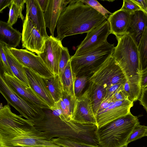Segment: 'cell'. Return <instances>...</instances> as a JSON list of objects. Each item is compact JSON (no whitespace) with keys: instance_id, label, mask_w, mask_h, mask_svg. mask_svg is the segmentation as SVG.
Returning a JSON list of instances; mask_svg holds the SVG:
<instances>
[{"instance_id":"1","label":"cell","mask_w":147,"mask_h":147,"mask_svg":"<svg viewBox=\"0 0 147 147\" xmlns=\"http://www.w3.org/2000/svg\"><path fill=\"white\" fill-rule=\"evenodd\" d=\"M61 147L47 138L34 122L11 111L7 104L0 109V147Z\"/></svg>"},{"instance_id":"2","label":"cell","mask_w":147,"mask_h":147,"mask_svg":"<svg viewBox=\"0 0 147 147\" xmlns=\"http://www.w3.org/2000/svg\"><path fill=\"white\" fill-rule=\"evenodd\" d=\"M107 20L81 0H71L58 20L56 38L61 41L67 36L87 33Z\"/></svg>"},{"instance_id":"3","label":"cell","mask_w":147,"mask_h":147,"mask_svg":"<svg viewBox=\"0 0 147 147\" xmlns=\"http://www.w3.org/2000/svg\"><path fill=\"white\" fill-rule=\"evenodd\" d=\"M35 126L50 140L62 138L93 146L98 145L96 125L81 124L71 119L62 120L59 117H44L36 122Z\"/></svg>"},{"instance_id":"4","label":"cell","mask_w":147,"mask_h":147,"mask_svg":"<svg viewBox=\"0 0 147 147\" xmlns=\"http://www.w3.org/2000/svg\"><path fill=\"white\" fill-rule=\"evenodd\" d=\"M139 123L138 117L130 112L98 128L96 134L98 145L101 147H127L129 136Z\"/></svg>"},{"instance_id":"5","label":"cell","mask_w":147,"mask_h":147,"mask_svg":"<svg viewBox=\"0 0 147 147\" xmlns=\"http://www.w3.org/2000/svg\"><path fill=\"white\" fill-rule=\"evenodd\" d=\"M114 44L107 41L98 47L81 55L71 57V66L76 78L83 75L90 76L102 63L112 56Z\"/></svg>"},{"instance_id":"6","label":"cell","mask_w":147,"mask_h":147,"mask_svg":"<svg viewBox=\"0 0 147 147\" xmlns=\"http://www.w3.org/2000/svg\"><path fill=\"white\" fill-rule=\"evenodd\" d=\"M116 38L118 43L112 56L126 78L140 73L138 44L135 40L128 34Z\"/></svg>"},{"instance_id":"7","label":"cell","mask_w":147,"mask_h":147,"mask_svg":"<svg viewBox=\"0 0 147 147\" xmlns=\"http://www.w3.org/2000/svg\"><path fill=\"white\" fill-rule=\"evenodd\" d=\"M0 92L8 104L14 107L21 116L33 122L44 118V109L31 104L16 94L7 84L1 74Z\"/></svg>"},{"instance_id":"8","label":"cell","mask_w":147,"mask_h":147,"mask_svg":"<svg viewBox=\"0 0 147 147\" xmlns=\"http://www.w3.org/2000/svg\"><path fill=\"white\" fill-rule=\"evenodd\" d=\"M126 80L123 71L112 56L93 72L88 82L101 86L107 90L114 85L124 84Z\"/></svg>"},{"instance_id":"9","label":"cell","mask_w":147,"mask_h":147,"mask_svg":"<svg viewBox=\"0 0 147 147\" xmlns=\"http://www.w3.org/2000/svg\"><path fill=\"white\" fill-rule=\"evenodd\" d=\"M87 33L85 38L77 47L73 56L82 55L107 41L108 36L111 34L109 21H107Z\"/></svg>"},{"instance_id":"10","label":"cell","mask_w":147,"mask_h":147,"mask_svg":"<svg viewBox=\"0 0 147 147\" xmlns=\"http://www.w3.org/2000/svg\"><path fill=\"white\" fill-rule=\"evenodd\" d=\"M45 39L40 34L31 20L26 16L22 32V48L38 55L43 52Z\"/></svg>"},{"instance_id":"11","label":"cell","mask_w":147,"mask_h":147,"mask_svg":"<svg viewBox=\"0 0 147 147\" xmlns=\"http://www.w3.org/2000/svg\"><path fill=\"white\" fill-rule=\"evenodd\" d=\"M12 54L24 66L33 71L42 78H49L54 75L39 55L26 49L10 48Z\"/></svg>"},{"instance_id":"12","label":"cell","mask_w":147,"mask_h":147,"mask_svg":"<svg viewBox=\"0 0 147 147\" xmlns=\"http://www.w3.org/2000/svg\"><path fill=\"white\" fill-rule=\"evenodd\" d=\"M2 76L7 84L18 95L31 104L44 110L50 108L31 88L14 76L4 71Z\"/></svg>"},{"instance_id":"13","label":"cell","mask_w":147,"mask_h":147,"mask_svg":"<svg viewBox=\"0 0 147 147\" xmlns=\"http://www.w3.org/2000/svg\"><path fill=\"white\" fill-rule=\"evenodd\" d=\"M63 47L61 40L51 35L45 39L43 52L38 55L54 75H58Z\"/></svg>"},{"instance_id":"14","label":"cell","mask_w":147,"mask_h":147,"mask_svg":"<svg viewBox=\"0 0 147 147\" xmlns=\"http://www.w3.org/2000/svg\"><path fill=\"white\" fill-rule=\"evenodd\" d=\"M133 105L134 102L128 99L119 101L97 113L95 116L98 128L126 115Z\"/></svg>"},{"instance_id":"15","label":"cell","mask_w":147,"mask_h":147,"mask_svg":"<svg viewBox=\"0 0 147 147\" xmlns=\"http://www.w3.org/2000/svg\"><path fill=\"white\" fill-rule=\"evenodd\" d=\"M71 119L80 124L96 125L91 99L87 89L80 96L76 98V106Z\"/></svg>"},{"instance_id":"16","label":"cell","mask_w":147,"mask_h":147,"mask_svg":"<svg viewBox=\"0 0 147 147\" xmlns=\"http://www.w3.org/2000/svg\"><path fill=\"white\" fill-rule=\"evenodd\" d=\"M29 87L49 106L53 107L55 102L44 81L42 77L31 69L24 66Z\"/></svg>"},{"instance_id":"17","label":"cell","mask_w":147,"mask_h":147,"mask_svg":"<svg viewBox=\"0 0 147 147\" xmlns=\"http://www.w3.org/2000/svg\"><path fill=\"white\" fill-rule=\"evenodd\" d=\"M71 1L70 0H49L44 16L46 27L49 29L52 36H54L60 16Z\"/></svg>"},{"instance_id":"18","label":"cell","mask_w":147,"mask_h":147,"mask_svg":"<svg viewBox=\"0 0 147 147\" xmlns=\"http://www.w3.org/2000/svg\"><path fill=\"white\" fill-rule=\"evenodd\" d=\"M26 16L32 21L40 34L45 39L49 37L46 29L44 12L37 0H26Z\"/></svg>"},{"instance_id":"19","label":"cell","mask_w":147,"mask_h":147,"mask_svg":"<svg viewBox=\"0 0 147 147\" xmlns=\"http://www.w3.org/2000/svg\"><path fill=\"white\" fill-rule=\"evenodd\" d=\"M130 17V14L121 9L109 15L107 20L110 24L111 33L115 35L116 38L127 34Z\"/></svg>"},{"instance_id":"20","label":"cell","mask_w":147,"mask_h":147,"mask_svg":"<svg viewBox=\"0 0 147 147\" xmlns=\"http://www.w3.org/2000/svg\"><path fill=\"white\" fill-rule=\"evenodd\" d=\"M147 28V14L145 12L142 10H139L130 15L127 34L134 39L138 45Z\"/></svg>"},{"instance_id":"21","label":"cell","mask_w":147,"mask_h":147,"mask_svg":"<svg viewBox=\"0 0 147 147\" xmlns=\"http://www.w3.org/2000/svg\"><path fill=\"white\" fill-rule=\"evenodd\" d=\"M22 33L7 22L0 21V42L10 48H16L20 44Z\"/></svg>"},{"instance_id":"22","label":"cell","mask_w":147,"mask_h":147,"mask_svg":"<svg viewBox=\"0 0 147 147\" xmlns=\"http://www.w3.org/2000/svg\"><path fill=\"white\" fill-rule=\"evenodd\" d=\"M3 49L9 64L14 76L25 85L29 87L28 80L24 69V65L12 54L8 47L5 45Z\"/></svg>"},{"instance_id":"23","label":"cell","mask_w":147,"mask_h":147,"mask_svg":"<svg viewBox=\"0 0 147 147\" xmlns=\"http://www.w3.org/2000/svg\"><path fill=\"white\" fill-rule=\"evenodd\" d=\"M141 73L130 77L123 85V90L128 96V99L134 102L138 100L142 92L141 85Z\"/></svg>"},{"instance_id":"24","label":"cell","mask_w":147,"mask_h":147,"mask_svg":"<svg viewBox=\"0 0 147 147\" xmlns=\"http://www.w3.org/2000/svg\"><path fill=\"white\" fill-rule=\"evenodd\" d=\"M87 89L91 99L92 107L95 115L104 99L107 90L103 86L91 82H88Z\"/></svg>"},{"instance_id":"25","label":"cell","mask_w":147,"mask_h":147,"mask_svg":"<svg viewBox=\"0 0 147 147\" xmlns=\"http://www.w3.org/2000/svg\"><path fill=\"white\" fill-rule=\"evenodd\" d=\"M46 86L55 102L61 98L63 87L61 78L58 75L49 78H42Z\"/></svg>"},{"instance_id":"26","label":"cell","mask_w":147,"mask_h":147,"mask_svg":"<svg viewBox=\"0 0 147 147\" xmlns=\"http://www.w3.org/2000/svg\"><path fill=\"white\" fill-rule=\"evenodd\" d=\"M75 79L71 69L69 60L61 75V80L63 90L75 96L74 84Z\"/></svg>"},{"instance_id":"27","label":"cell","mask_w":147,"mask_h":147,"mask_svg":"<svg viewBox=\"0 0 147 147\" xmlns=\"http://www.w3.org/2000/svg\"><path fill=\"white\" fill-rule=\"evenodd\" d=\"M140 73L147 69V28L138 45Z\"/></svg>"},{"instance_id":"28","label":"cell","mask_w":147,"mask_h":147,"mask_svg":"<svg viewBox=\"0 0 147 147\" xmlns=\"http://www.w3.org/2000/svg\"><path fill=\"white\" fill-rule=\"evenodd\" d=\"M51 140L55 144L63 147H101L99 145L93 146L64 138H56Z\"/></svg>"},{"instance_id":"29","label":"cell","mask_w":147,"mask_h":147,"mask_svg":"<svg viewBox=\"0 0 147 147\" xmlns=\"http://www.w3.org/2000/svg\"><path fill=\"white\" fill-rule=\"evenodd\" d=\"M88 75H83L76 78L74 84V92L76 98L80 96L83 94L82 92L88 83Z\"/></svg>"},{"instance_id":"30","label":"cell","mask_w":147,"mask_h":147,"mask_svg":"<svg viewBox=\"0 0 147 147\" xmlns=\"http://www.w3.org/2000/svg\"><path fill=\"white\" fill-rule=\"evenodd\" d=\"M61 98L72 117L76 106V98L63 90Z\"/></svg>"},{"instance_id":"31","label":"cell","mask_w":147,"mask_h":147,"mask_svg":"<svg viewBox=\"0 0 147 147\" xmlns=\"http://www.w3.org/2000/svg\"><path fill=\"white\" fill-rule=\"evenodd\" d=\"M81 1L84 3L89 5L105 17L107 20L109 15L112 13L96 0H81Z\"/></svg>"},{"instance_id":"32","label":"cell","mask_w":147,"mask_h":147,"mask_svg":"<svg viewBox=\"0 0 147 147\" xmlns=\"http://www.w3.org/2000/svg\"><path fill=\"white\" fill-rule=\"evenodd\" d=\"M71 57L67 48L63 47L62 50L61 56L59 64L58 75L60 78L66 66L70 60Z\"/></svg>"},{"instance_id":"33","label":"cell","mask_w":147,"mask_h":147,"mask_svg":"<svg viewBox=\"0 0 147 147\" xmlns=\"http://www.w3.org/2000/svg\"><path fill=\"white\" fill-rule=\"evenodd\" d=\"M146 126L137 124L129 136L127 143H129L144 136Z\"/></svg>"},{"instance_id":"34","label":"cell","mask_w":147,"mask_h":147,"mask_svg":"<svg viewBox=\"0 0 147 147\" xmlns=\"http://www.w3.org/2000/svg\"><path fill=\"white\" fill-rule=\"evenodd\" d=\"M9 8V18L7 23L12 26L17 22L18 18L20 17L19 10L17 6L13 0Z\"/></svg>"},{"instance_id":"35","label":"cell","mask_w":147,"mask_h":147,"mask_svg":"<svg viewBox=\"0 0 147 147\" xmlns=\"http://www.w3.org/2000/svg\"><path fill=\"white\" fill-rule=\"evenodd\" d=\"M5 45L0 42V63L1 67L3 71H5L8 74L14 76L9 64L5 54L3 46Z\"/></svg>"},{"instance_id":"36","label":"cell","mask_w":147,"mask_h":147,"mask_svg":"<svg viewBox=\"0 0 147 147\" xmlns=\"http://www.w3.org/2000/svg\"><path fill=\"white\" fill-rule=\"evenodd\" d=\"M124 10L130 15L135 11L142 10L140 7L132 0H124L121 8L120 9Z\"/></svg>"},{"instance_id":"37","label":"cell","mask_w":147,"mask_h":147,"mask_svg":"<svg viewBox=\"0 0 147 147\" xmlns=\"http://www.w3.org/2000/svg\"><path fill=\"white\" fill-rule=\"evenodd\" d=\"M124 84H116L110 87L107 90L106 96L104 100L111 98L118 92L123 90Z\"/></svg>"},{"instance_id":"38","label":"cell","mask_w":147,"mask_h":147,"mask_svg":"<svg viewBox=\"0 0 147 147\" xmlns=\"http://www.w3.org/2000/svg\"><path fill=\"white\" fill-rule=\"evenodd\" d=\"M109 99L113 102L128 99L127 96L124 90H121L118 92Z\"/></svg>"},{"instance_id":"39","label":"cell","mask_w":147,"mask_h":147,"mask_svg":"<svg viewBox=\"0 0 147 147\" xmlns=\"http://www.w3.org/2000/svg\"><path fill=\"white\" fill-rule=\"evenodd\" d=\"M138 100L140 104L143 106L147 113V88L142 90Z\"/></svg>"},{"instance_id":"40","label":"cell","mask_w":147,"mask_h":147,"mask_svg":"<svg viewBox=\"0 0 147 147\" xmlns=\"http://www.w3.org/2000/svg\"><path fill=\"white\" fill-rule=\"evenodd\" d=\"M13 1L19 9L20 17L24 22V18L22 14V11L24 8V4L25 3L26 0H13Z\"/></svg>"},{"instance_id":"41","label":"cell","mask_w":147,"mask_h":147,"mask_svg":"<svg viewBox=\"0 0 147 147\" xmlns=\"http://www.w3.org/2000/svg\"><path fill=\"white\" fill-rule=\"evenodd\" d=\"M55 104L60 108L65 115L71 119V116L64 103L62 98L58 101L55 102Z\"/></svg>"},{"instance_id":"42","label":"cell","mask_w":147,"mask_h":147,"mask_svg":"<svg viewBox=\"0 0 147 147\" xmlns=\"http://www.w3.org/2000/svg\"><path fill=\"white\" fill-rule=\"evenodd\" d=\"M141 85L142 89L147 88V69L141 73Z\"/></svg>"},{"instance_id":"43","label":"cell","mask_w":147,"mask_h":147,"mask_svg":"<svg viewBox=\"0 0 147 147\" xmlns=\"http://www.w3.org/2000/svg\"><path fill=\"white\" fill-rule=\"evenodd\" d=\"M132 1L137 4L140 7L142 10L147 14V0Z\"/></svg>"},{"instance_id":"44","label":"cell","mask_w":147,"mask_h":147,"mask_svg":"<svg viewBox=\"0 0 147 147\" xmlns=\"http://www.w3.org/2000/svg\"><path fill=\"white\" fill-rule=\"evenodd\" d=\"M12 0H0V13H2L3 10L7 7H9Z\"/></svg>"},{"instance_id":"45","label":"cell","mask_w":147,"mask_h":147,"mask_svg":"<svg viewBox=\"0 0 147 147\" xmlns=\"http://www.w3.org/2000/svg\"><path fill=\"white\" fill-rule=\"evenodd\" d=\"M37 1L44 13L47 8L49 0H37Z\"/></svg>"},{"instance_id":"46","label":"cell","mask_w":147,"mask_h":147,"mask_svg":"<svg viewBox=\"0 0 147 147\" xmlns=\"http://www.w3.org/2000/svg\"><path fill=\"white\" fill-rule=\"evenodd\" d=\"M144 136H147V126H146Z\"/></svg>"},{"instance_id":"47","label":"cell","mask_w":147,"mask_h":147,"mask_svg":"<svg viewBox=\"0 0 147 147\" xmlns=\"http://www.w3.org/2000/svg\"><path fill=\"white\" fill-rule=\"evenodd\" d=\"M22 147H24V146H22Z\"/></svg>"},{"instance_id":"48","label":"cell","mask_w":147,"mask_h":147,"mask_svg":"<svg viewBox=\"0 0 147 147\" xmlns=\"http://www.w3.org/2000/svg\"><path fill=\"white\" fill-rule=\"evenodd\" d=\"M21 147L19 146H13V147Z\"/></svg>"}]
</instances>
